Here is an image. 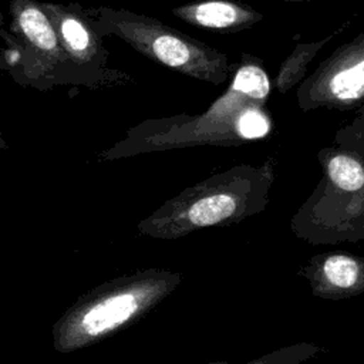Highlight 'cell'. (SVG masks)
Here are the masks:
<instances>
[{
    "instance_id": "6da1fadb",
    "label": "cell",
    "mask_w": 364,
    "mask_h": 364,
    "mask_svg": "<svg viewBox=\"0 0 364 364\" xmlns=\"http://www.w3.org/2000/svg\"><path fill=\"white\" fill-rule=\"evenodd\" d=\"M270 92L272 82L263 60L242 53L228 88L203 112L145 119L102 151L100 159L200 145L237 146L263 139L273 129L267 108Z\"/></svg>"
},
{
    "instance_id": "7a4b0ae2",
    "label": "cell",
    "mask_w": 364,
    "mask_h": 364,
    "mask_svg": "<svg viewBox=\"0 0 364 364\" xmlns=\"http://www.w3.org/2000/svg\"><path fill=\"white\" fill-rule=\"evenodd\" d=\"M274 179L273 158L260 165H235L168 199L136 229L144 236L173 240L205 228L240 223L266 209Z\"/></svg>"
},
{
    "instance_id": "3957f363",
    "label": "cell",
    "mask_w": 364,
    "mask_h": 364,
    "mask_svg": "<svg viewBox=\"0 0 364 364\" xmlns=\"http://www.w3.org/2000/svg\"><path fill=\"white\" fill-rule=\"evenodd\" d=\"M181 282V273L154 267L104 282L80 296L54 323V350L65 354L102 341L151 313Z\"/></svg>"
},
{
    "instance_id": "277c9868",
    "label": "cell",
    "mask_w": 364,
    "mask_h": 364,
    "mask_svg": "<svg viewBox=\"0 0 364 364\" xmlns=\"http://www.w3.org/2000/svg\"><path fill=\"white\" fill-rule=\"evenodd\" d=\"M321 178L290 219L293 235L311 245L364 242V151L340 145L317 152Z\"/></svg>"
},
{
    "instance_id": "5b68a950",
    "label": "cell",
    "mask_w": 364,
    "mask_h": 364,
    "mask_svg": "<svg viewBox=\"0 0 364 364\" xmlns=\"http://www.w3.org/2000/svg\"><path fill=\"white\" fill-rule=\"evenodd\" d=\"M101 37L114 36L146 58L193 80L220 85L229 80L228 54L155 17L127 9H85Z\"/></svg>"
},
{
    "instance_id": "8992f818",
    "label": "cell",
    "mask_w": 364,
    "mask_h": 364,
    "mask_svg": "<svg viewBox=\"0 0 364 364\" xmlns=\"http://www.w3.org/2000/svg\"><path fill=\"white\" fill-rule=\"evenodd\" d=\"M10 33L3 34L6 50L0 68L16 82L47 91L55 85H77L57 31L40 0L10 1Z\"/></svg>"
},
{
    "instance_id": "52a82bcc",
    "label": "cell",
    "mask_w": 364,
    "mask_h": 364,
    "mask_svg": "<svg viewBox=\"0 0 364 364\" xmlns=\"http://www.w3.org/2000/svg\"><path fill=\"white\" fill-rule=\"evenodd\" d=\"M301 111H351L364 105V31L338 46L296 90Z\"/></svg>"
},
{
    "instance_id": "ba28073f",
    "label": "cell",
    "mask_w": 364,
    "mask_h": 364,
    "mask_svg": "<svg viewBox=\"0 0 364 364\" xmlns=\"http://www.w3.org/2000/svg\"><path fill=\"white\" fill-rule=\"evenodd\" d=\"M40 4L57 31L77 85L98 88L125 77L108 67L109 53L85 9L77 3L40 0Z\"/></svg>"
},
{
    "instance_id": "9c48e42d",
    "label": "cell",
    "mask_w": 364,
    "mask_h": 364,
    "mask_svg": "<svg viewBox=\"0 0 364 364\" xmlns=\"http://www.w3.org/2000/svg\"><path fill=\"white\" fill-rule=\"evenodd\" d=\"M314 297L346 300L364 293V256L330 250L311 256L299 270Z\"/></svg>"
},
{
    "instance_id": "30bf717a",
    "label": "cell",
    "mask_w": 364,
    "mask_h": 364,
    "mask_svg": "<svg viewBox=\"0 0 364 364\" xmlns=\"http://www.w3.org/2000/svg\"><path fill=\"white\" fill-rule=\"evenodd\" d=\"M172 14L195 27L236 33L260 23L264 16L235 0H196L173 7Z\"/></svg>"
},
{
    "instance_id": "8fae6325",
    "label": "cell",
    "mask_w": 364,
    "mask_h": 364,
    "mask_svg": "<svg viewBox=\"0 0 364 364\" xmlns=\"http://www.w3.org/2000/svg\"><path fill=\"white\" fill-rule=\"evenodd\" d=\"M333 37L334 34H330L317 41L297 44L279 65L273 78L274 90L280 94H286L291 88L297 87L306 78L309 64Z\"/></svg>"
},
{
    "instance_id": "7c38bea8",
    "label": "cell",
    "mask_w": 364,
    "mask_h": 364,
    "mask_svg": "<svg viewBox=\"0 0 364 364\" xmlns=\"http://www.w3.org/2000/svg\"><path fill=\"white\" fill-rule=\"evenodd\" d=\"M324 348L316 343L300 341L296 344L279 347L267 354L260 357L240 361V363H229V361H212L205 364H304L306 361L318 355Z\"/></svg>"
},
{
    "instance_id": "4fadbf2b",
    "label": "cell",
    "mask_w": 364,
    "mask_h": 364,
    "mask_svg": "<svg viewBox=\"0 0 364 364\" xmlns=\"http://www.w3.org/2000/svg\"><path fill=\"white\" fill-rule=\"evenodd\" d=\"M334 144L364 151V105L360 107L355 117L348 124L336 131Z\"/></svg>"
},
{
    "instance_id": "5bb4252c",
    "label": "cell",
    "mask_w": 364,
    "mask_h": 364,
    "mask_svg": "<svg viewBox=\"0 0 364 364\" xmlns=\"http://www.w3.org/2000/svg\"><path fill=\"white\" fill-rule=\"evenodd\" d=\"M6 148H7V142H6V138L3 136V134H1V131H0V152L4 151Z\"/></svg>"
},
{
    "instance_id": "9a60e30c",
    "label": "cell",
    "mask_w": 364,
    "mask_h": 364,
    "mask_svg": "<svg viewBox=\"0 0 364 364\" xmlns=\"http://www.w3.org/2000/svg\"><path fill=\"white\" fill-rule=\"evenodd\" d=\"M280 1H317V0H280Z\"/></svg>"
}]
</instances>
